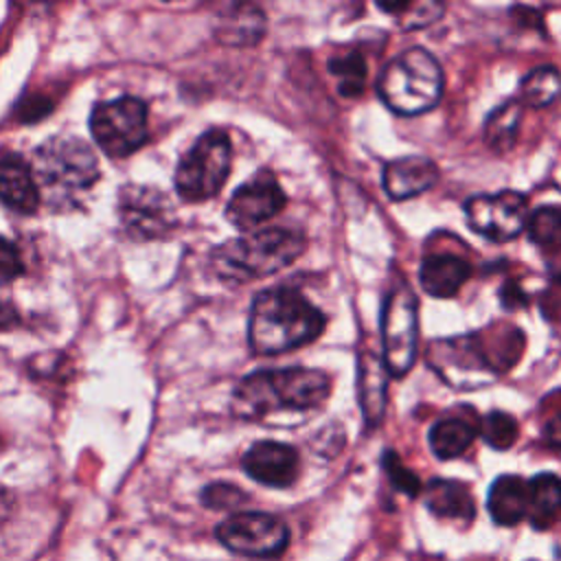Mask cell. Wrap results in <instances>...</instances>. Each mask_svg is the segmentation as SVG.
<instances>
[{
    "mask_svg": "<svg viewBox=\"0 0 561 561\" xmlns=\"http://www.w3.org/2000/svg\"><path fill=\"white\" fill-rule=\"evenodd\" d=\"M331 379L313 368H276L243 377L232 392V412L245 421H267L283 412H309L327 401Z\"/></svg>",
    "mask_w": 561,
    "mask_h": 561,
    "instance_id": "obj_1",
    "label": "cell"
},
{
    "mask_svg": "<svg viewBox=\"0 0 561 561\" xmlns=\"http://www.w3.org/2000/svg\"><path fill=\"white\" fill-rule=\"evenodd\" d=\"M324 322V313L298 289L272 287L252 302L248 340L254 353L276 355L313 342L322 333Z\"/></svg>",
    "mask_w": 561,
    "mask_h": 561,
    "instance_id": "obj_2",
    "label": "cell"
},
{
    "mask_svg": "<svg viewBox=\"0 0 561 561\" xmlns=\"http://www.w3.org/2000/svg\"><path fill=\"white\" fill-rule=\"evenodd\" d=\"M305 234L296 228H261L219 245L210 265L230 283H250L272 276L294 263L305 250Z\"/></svg>",
    "mask_w": 561,
    "mask_h": 561,
    "instance_id": "obj_3",
    "label": "cell"
},
{
    "mask_svg": "<svg viewBox=\"0 0 561 561\" xmlns=\"http://www.w3.org/2000/svg\"><path fill=\"white\" fill-rule=\"evenodd\" d=\"M440 64L421 46L392 57L377 79V94L399 116H419L438 105L443 96Z\"/></svg>",
    "mask_w": 561,
    "mask_h": 561,
    "instance_id": "obj_4",
    "label": "cell"
},
{
    "mask_svg": "<svg viewBox=\"0 0 561 561\" xmlns=\"http://www.w3.org/2000/svg\"><path fill=\"white\" fill-rule=\"evenodd\" d=\"M39 195L61 206L99 180V162L88 142L75 136H53L39 145L31 162Z\"/></svg>",
    "mask_w": 561,
    "mask_h": 561,
    "instance_id": "obj_5",
    "label": "cell"
},
{
    "mask_svg": "<svg viewBox=\"0 0 561 561\" xmlns=\"http://www.w3.org/2000/svg\"><path fill=\"white\" fill-rule=\"evenodd\" d=\"M232 164L230 138L224 129H208L184 153L175 169V188L186 202H204L219 193Z\"/></svg>",
    "mask_w": 561,
    "mask_h": 561,
    "instance_id": "obj_6",
    "label": "cell"
},
{
    "mask_svg": "<svg viewBox=\"0 0 561 561\" xmlns=\"http://www.w3.org/2000/svg\"><path fill=\"white\" fill-rule=\"evenodd\" d=\"M381 346L388 375L394 379L408 375L419 351V316L416 296L405 283L397 285L383 300Z\"/></svg>",
    "mask_w": 561,
    "mask_h": 561,
    "instance_id": "obj_7",
    "label": "cell"
},
{
    "mask_svg": "<svg viewBox=\"0 0 561 561\" xmlns=\"http://www.w3.org/2000/svg\"><path fill=\"white\" fill-rule=\"evenodd\" d=\"M90 131L110 158L138 151L149 138L147 105L136 96H118L99 103L90 114Z\"/></svg>",
    "mask_w": 561,
    "mask_h": 561,
    "instance_id": "obj_8",
    "label": "cell"
},
{
    "mask_svg": "<svg viewBox=\"0 0 561 561\" xmlns=\"http://www.w3.org/2000/svg\"><path fill=\"white\" fill-rule=\"evenodd\" d=\"M427 362L447 383L460 390L482 388L497 377L480 335L434 340L427 346Z\"/></svg>",
    "mask_w": 561,
    "mask_h": 561,
    "instance_id": "obj_9",
    "label": "cell"
},
{
    "mask_svg": "<svg viewBox=\"0 0 561 561\" xmlns=\"http://www.w3.org/2000/svg\"><path fill=\"white\" fill-rule=\"evenodd\" d=\"M217 539L234 554L270 559L287 548L289 530L278 515L239 511L217 526Z\"/></svg>",
    "mask_w": 561,
    "mask_h": 561,
    "instance_id": "obj_10",
    "label": "cell"
},
{
    "mask_svg": "<svg viewBox=\"0 0 561 561\" xmlns=\"http://www.w3.org/2000/svg\"><path fill=\"white\" fill-rule=\"evenodd\" d=\"M465 217L473 232L489 241L504 243L515 239L526 228L528 199L517 191L473 195L465 202Z\"/></svg>",
    "mask_w": 561,
    "mask_h": 561,
    "instance_id": "obj_11",
    "label": "cell"
},
{
    "mask_svg": "<svg viewBox=\"0 0 561 561\" xmlns=\"http://www.w3.org/2000/svg\"><path fill=\"white\" fill-rule=\"evenodd\" d=\"M118 217L125 232L136 241L164 237L175 226L169 197L156 186L125 184L118 193Z\"/></svg>",
    "mask_w": 561,
    "mask_h": 561,
    "instance_id": "obj_12",
    "label": "cell"
},
{
    "mask_svg": "<svg viewBox=\"0 0 561 561\" xmlns=\"http://www.w3.org/2000/svg\"><path fill=\"white\" fill-rule=\"evenodd\" d=\"M285 202L287 197L276 175L267 169H261L234 191L226 206V217L237 228L252 230L272 219L285 206Z\"/></svg>",
    "mask_w": 561,
    "mask_h": 561,
    "instance_id": "obj_13",
    "label": "cell"
},
{
    "mask_svg": "<svg viewBox=\"0 0 561 561\" xmlns=\"http://www.w3.org/2000/svg\"><path fill=\"white\" fill-rule=\"evenodd\" d=\"M241 467L252 480L265 486L285 489L296 482L300 471V458L291 445L259 440L243 454Z\"/></svg>",
    "mask_w": 561,
    "mask_h": 561,
    "instance_id": "obj_14",
    "label": "cell"
},
{
    "mask_svg": "<svg viewBox=\"0 0 561 561\" xmlns=\"http://www.w3.org/2000/svg\"><path fill=\"white\" fill-rule=\"evenodd\" d=\"M438 180V167L425 156H403L386 162L381 184L390 199H410L427 188H432Z\"/></svg>",
    "mask_w": 561,
    "mask_h": 561,
    "instance_id": "obj_15",
    "label": "cell"
},
{
    "mask_svg": "<svg viewBox=\"0 0 561 561\" xmlns=\"http://www.w3.org/2000/svg\"><path fill=\"white\" fill-rule=\"evenodd\" d=\"M388 397V370L370 348L357 355V399L368 427L381 423Z\"/></svg>",
    "mask_w": 561,
    "mask_h": 561,
    "instance_id": "obj_16",
    "label": "cell"
},
{
    "mask_svg": "<svg viewBox=\"0 0 561 561\" xmlns=\"http://www.w3.org/2000/svg\"><path fill=\"white\" fill-rule=\"evenodd\" d=\"M0 202L22 215H33L42 202L31 167L15 153L0 156Z\"/></svg>",
    "mask_w": 561,
    "mask_h": 561,
    "instance_id": "obj_17",
    "label": "cell"
},
{
    "mask_svg": "<svg viewBox=\"0 0 561 561\" xmlns=\"http://www.w3.org/2000/svg\"><path fill=\"white\" fill-rule=\"evenodd\" d=\"M471 276V265L451 254H427L419 267V280L425 294L434 298H454Z\"/></svg>",
    "mask_w": 561,
    "mask_h": 561,
    "instance_id": "obj_18",
    "label": "cell"
},
{
    "mask_svg": "<svg viewBox=\"0 0 561 561\" xmlns=\"http://www.w3.org/2000/svg\"><path fill=\"white\" fill-rule=\"evenodd\" d=\"M265 33V15L256 4L239 2L228 4L217 15L215 35L221 44L228 46H252Z\"/></svg>",
    "mask_w": 561,
    "mask_h": 561,
    "instance_id": "obj_19",
    "label": "cell"
},
{
    "mask_svg": "<svg viewBox=\"0 0 561 561\" xmlns=\"http://www.w3.org/2000/svg\"><path fill=\"white\" fill-rule=\"evenodd\" d=\"M489 515L500 526H515L528 515V482L519 476H500L489 489Z\"/></svg>",
    "mask_w": 561,
    "mask_h": 561,
    "instance_id": "obj_20",
    "label": "cell"
},
{
    "mask_svg": "<svg viewBox=\"0 0 561 561\" xmlns=\"http://www.w3.org/2000/svg\"><path fill=\"white\" fill-rule=\"evenodd\" d=\"M425 506L436 517L445 519H473L476 517V502L469 489L458 480H432L425 486Z\"/></svg>",
    "mask_w": 561,
    "mask_h": 561,
    "instance_id": "obj_21",
    "label": "cell"
},
{
    "mask_svg": "<svg viewBox=\"0 0 561 561\" xmlns=\"http://www.w3.org/2000/svg\"><path fill=\"white\" fill-rule=\"evenodd\" d=\"M478 427L460 416H445L436 421L427 432L430 449L440 460L458 458L469 449V445L476 438Z\"/></svg>",
    "mask_w": 561,
    "mask_h": 561,
    "instance_id": "obj_22",
    "label": "cell"
},
{
    "mask_svg": "<svg viewBox=\"0 0 561 561\" xmlns=\"http://www.w3.org/2000/svg\"><path fill=\"white\" fill-rule=\"evenodd\" d=\"M522 101L519 99H508L500 103L484 121V140L493 151H506L515 145L519 123H522Z\"/></svg>",
    "mask_w": 561,
    "mask_h": 561,
    "instance_id": "obj_23",
    "label": "cell"
},
{
    "mask_svg": "<svg viewBox=\"0 0 561 561\" xmlns=\"http://www.w3.org/2000/svg\"><path fill=\"white\" fill-rule=\"evenodd\" d=\"M528 515L537 526L552 519L561 511V478L554 473H537L528 480Z\"/></svg>",
    "mask_w": 561,
    "mask_h": 561,
    "instance_id": "obj_24",
    "label": "cell"
},
{
    "mask_svg": "<svg viewBox=\"0 0 561 561\" xmlns=\"http://www.w3.org/2000/svg\"><path fill=\"white\" fill-rule=\"evenodd\" d=\"M561 99V70L557 66L533 68L519 81V101L533 107H546Z\"/></svg>",
    "mask_w": 561,
    "mask_h": 561,
    "instance_id": "obj_25",
    "label": "cell"
},
{
    "mask_svg": "<svg viewBox=\"0 0 561 561\" xmlns=\"http://www.w3.org/2000/svg\"><path fill=\"white\" fill-rule=\"evenodd\" d=\"M329 72L337 79L342 96H359L366 85V61L359 53H344L329 59Z\"/></svg>",
    "mask_w": 561,
    "mask_h": 561,
    "instance_id": "obj_26",
    "label": "cell"
},
{
    "mask_svg": "<svg viewBox=\"0 0 561 561\" xmlns=\"http://www.w3.org/2000/svg\"><path fill=\"white\" fill-rule=\"evenodd\" d=\"M528 239L541 248L561 245V206H539L526 221Z\"/></svg>",
    "mask_w": 561,
    "mask_h": 561,
    "instance_id": "obj_27",
    "label": "cell"
},
{
    "mask_svg": "<svg viewBox=\"0 0 561 561\" xmlns=\"http://www.w3.org/2000/svg\"><path fill=\"white\" fill-rule=\"evenodd\" d=\"M480 434L484 438L486 445H491L493 449H508L515 438H517V421L515 416L502 412V410H493L489 412L482 423H480Z\"/></svg>",
    "mask_w": 561,
    "mask_h": 561,
    "instance_id": "obj_28",
    "label": "cell"
},
{
    "mask_svg": "<svg viewBox=\"0 0 561 561\" xmlns=\"http://www.w3.org/2000/svg\"><path fill=\"white\" fill-rule=\"evenodd\" d=\"M381 465H383V471H386L390 484H392L397 491H401V493H405V495H410V497H416V495L421 493V480L416 478L414 471H410V469L399 460V456H397L392 449L383 451Z\"/></svg>",
    "mask_w": 561,
    "mask_h": 561,
    "instance_id": "obj_29",
    "label": "cell"
},
{
    "mask_svg": "<svg viewBox=\"0 0 561 561\" xmlns=\"http://www.w3.org/2000/svg\"><path fill=\"white\" fill-rule=\"evenodd\" d=\"M248 500V495L230 484V482H213L202 491V502L208 508L215 511H228V508H237L239 504H243Z\"/></svg>",
    "mask_w": 561,
    "mask_h": 561,
    "instance_id": "obj_30",
    "label": "cell"
},
{
    "mask_svg": "<svg viewBox=\"0 0 561 561\" xmlns=\"http://www.w3.org/2000/svg\"><path fill=\"white\" fill-rule=\"evenodd\" d=\"M445 7L443 2H432V0H423V2H410L408 9L399 15V24L405 31H414V28H425L432 22H436L443 15Z\"/></svg>",
    "mask_w": 561,
    "mask_h": 561,
    "instance_id": "obj_31",
    "label": "cell"
},
{
    "mask_svg": "<svg viewBox=\"0 0 561 561\" xmlns=\"http://www.w3.org/2000/svg\"><path fill=\"white\" fill-rule=\"evenodd\" d=\"M22 272H24V265L18 248L9 239L0 237V285L11 283Z\"/></svg>",
    "mask_w": 561,
    "mask_h": 561,
    "instance_id": "obj_32",
    "label": "cell"
},
{
    "mask_svg": "<svg viewBox=\"0 0 561 561\" xmlns=\"http://www.w3.org/2000/svg\"><path fill=\"white\" fill-rule=\"evenodd\" d=\"M500 300H502L504 309H517V307H524L528 302V296L515 283H506L500 289Z\"/></svg>",
    "mask_w": 561,
    "mask_h": 561,
    "instance_id": "obj_33",
    "label": "cell"
},
{
    "mask_svg": "<svg viewBox=\"0 0 561 561\" xmlns=\"http://www.w3.org/2000/svg\"><path fill=\"white\" fill-rule=\"evenodd\" d=\"M543 440H546L548 447L561 449V414L552 416V419L543 425Z\"/></svg>",
    "mask_w": 561,
    "mask_h": 561,
    "instance_id": "obj_34",
    "label": "cell"
},
{
    "mask_svg": "<svg viewBox=\"0 0 561 561\" xmlns=\"http://www.w3.org/2000/svg\"><path fill=\"white\" fill-rule=\"evenodd\" d=\"M15 320H18V313L11 307L0 305V329H7L11 324H15Z\"/></svg>",
    "mask_w": 561,
    "mask_h": 561,
    "instance_id": "obj_35",
    "label": "cell"
},
{
    "mask_svg": "<svg viewBox=\"0 0 561 561\" xmlns=\"http://www.w3.org/2000/svg\"><path fill=\"white\" fill-rule=\"evenodd\" d=\"M9 515V495L4 489H0V519Z\"/></svg>",
    "mask_w": 561,
    "mask_h": 561,
    "instance_id": "obj_36",
    "label": "cell"
}]
</instances>
